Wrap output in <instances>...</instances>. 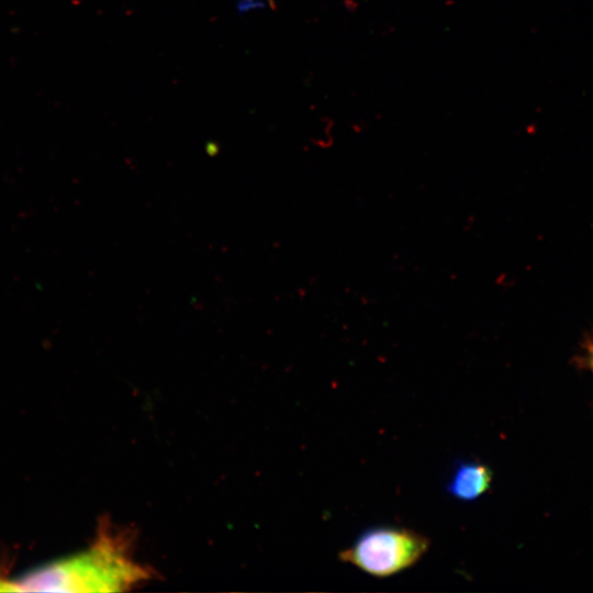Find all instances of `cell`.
Here are the masks:
<instances>
[{
    "instance_id": "obj_2",
    "label": "cell",
    "mask_w": 593,
    "mask_h": 593,
    "mask_svg": "<svg viewBox=\"0 0 593 593\" xmlns=\"http://www.w3.org/2000/svg\"><path fill=\"white\" fill-rule=\"evenodd\" d=\"M428 547V538L412 529L376 526L363 530L338 558L370 575L387 578L414 566Z\"/></svg>"
},
{
    "instance_id": "obj_3",
    "label": "cell",
    "mask_w": 593,
    "mask_h": 593,
    "mask_svg": "<svg viewBox=\"0 0 593 593\" xmlns=\"http://www.w3.org/2000/svg\"><path fill=\"white\" fill-rule=\"evenodd\" d=\"M491 482L492 471L485 465L459 461L446 484V492L455 499L470 502L483 495Z\"/></svg>"
},
{
    "instance_id": "obj_4",
    "label": "cell",
    "mask_w": 593,
    "mask_h": 593,
    "mask_svg": "<svg viewBox=\"0 0 593 593\" xmlns=\"http://www.w3.org/2000/svg\"><path fill=\"white\" fill-rule=\"evenodd\" d=\"M591 357H592V367H593V350H592V356Z\"/></svg>"
},
{
    "instance_id": "obj_1",
    "label": "cell",
    "mask_w": 593,
    "mask_h": 593,
    "mask_svg": "<svg viewBox=\"0 0 593 593\" xmlns=\"http://www.w3.org/2000/svg\"><path fill=\"white\" fill-rule=\"evenodd\" d=\"M152 572L133 558L126 533L102 523L91 547L14 578H0V592H123Z\"/></svg>"
}]
</instances>
